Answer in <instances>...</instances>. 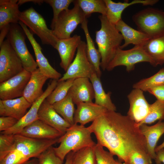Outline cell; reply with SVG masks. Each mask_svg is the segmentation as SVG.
<instances>
[{"instance_id":"5b68a950","label":"cell","mask_w":164,"mask_h":164,"mask_svg":"<svg viewBox=\"0 0 164 164\" xmlns=\"http://www.w3.org/2000/svg\"><path fill=\"white\" fill-rule=\"evenodd\" d=\"M19 18L32 33L39 38L42 44L50 45L55 48L58 39L53 30L48 28L43 17L33 7L21 12Z\"/></svg>"},{"instance_id":"f35d334b","label":"cell","mask_w":164,"mask_h":164,"mask_svg":"<svg viewBox=\"0 0 164 164\" xmlns=\"http://www.w3.org/2000/svg\"><path fill=\"white\" fill-rule=\"evenodd\" d=\"M29 160L19 152L13 151L0 156V164H22Z\"/></svg>"},{"instance_id":"f1b7e54d","label":"cell","mask_w":164,"mask_h":164,"mask_svg":"<svg viewBox=\"0 0 164 164\" xmlns=\"http://www.w3.org/2000/svg\"><path fill=\"white\" fill-rule=\"evenodd\" d=\"M142 46L153 60L155 67L164 63V35L150 38Z\"/></svg>"},{"instance_id":"2e32d148","label":"cell","mask_w":164,"mask_h":164,"mask_svg":"<svg viewBox=\"0 0 164 164\" xmlns=\"http://www.w3.org/2000/svg\"><path fill=\"white\" fill-rule=\"evenodd\" d=\"M81 41L80 36L77 34L57 40L55 49L57 50L61 59L60 66L65 72L73 61L75 52Z\"/></svg>"},{"instance_id":"44dd1931","label":"cell","mask_w":164,"mask_h":164,"mask_svg":"<svg viewBox=\"0 0 164 164\" xmlns=\"http://www.w3.org/2000/svg\"><path fill=\"white\" fill-rule=\"evenodd\" d=\"M32 105L23 96L11 99H0V116H10L19 120Z\"/></svg>"},{"instance_id":"f6af8a7d","label":"cell","mask_w":164,"mask_h":164,"mask_svg":"<svg viewBox=\"0 0 164 164\" xmlns=\"http://www.w3.org/2000/svg\"><path fill=\"white\" fill-rule=\"evenodd\" d=\"M10 24L0 29V46L4 41V39L7 35L9 30Z\"/></svg>"},{"instance_id":"8fae6325","label":"cell","mask_w":164,"mask_h":164,"mask_svg":"<svg viewBox=\"0 0 164 164\" xmlns=\"http://www.w3.org/2000/svg\"><path fill=\"white\" fill-rule=\"evenodd\" d=\"M94 72H95L94 68L87 57L86 43L82 40L77 48L74 59L65 73L58 81L78 78H90Z\"/></svg>"},{"instance_id":"4dcf8cb0","label":"cell","mask_w":164,"mask_h":164,"mask_svg":"<svg viewBox=\"0 0 164 164\" xmlns=\"http://www.w3.org/2000/svg\"><path fill=\"white\" fill-rule=\"evenodd\" d=\"M75 2L87 19L94 12L106 15V7L104 0H76Z\"/></svg>"},{"instance_id":"30bf717a","label":"cell","mask_w":164,"mask_h":164,"mask_svg":"<svg viewBox=\"0 0 164 164\" xmlns=\"http://www.w3.org/2000/svg\"><path fill=\"white\" fill-rule=\"evenodd\" d=\"M0 47L1 83L17 75L24 69L21 60L7 38Z\"/></svg>"},{"instance_id":"ba28073f","label":"cell","mask_w":164,"mask_h":164,"mask_svg":"<svg viewBox=\"0 0 164 164\" xmlns=\"http://www.w3.org/2000/svg\"><path fill=\"white\" fill-rule=\"evenodd\" d=\"M60 138L41 139L29 138L19 134L14 135V143L9 152L15 151L29 159L32 158H37L46 149L58 143Z\"/></svg>"},{"instance_id":"6da1fadb","label":"cell","mask_w":164,"mask_h":164,"mask_svg":"<svg viewBox=\"0 0 164 164\" xmlns=\"http://www.w3.org/2000/svg\"><path fill=\"white\" fill-rule=\"evenodd\" d=\"M89 127L95 135L97 143L106 148L120 162L129 164L130 155L134 151L147 152L140 127L127 115L107 110Z\"/></svg>"},{"instance_id":"5bb4252c","label":"cell","mask_w":164,"mask_h":164,"mask_svg":"<svg viewBox=\"0 0 164 164\" xmlns=\"http://www.w3.org/2000/svg\"><path fill=\"white\" fill-rule=\"evenodd\" d=\"M23 30L33 48L36 63L41 73L48 79L58 80L62 77L61 74L54 69L49 63L42 52V49L34 38L33 33L27 26L20 21L19 22Z\"/></svg>"},{"instance_id":"f546056e","label":"cell","mask_w":164,"mask_h":164,"mask_svg":"<svg viewBox=\"0 0 164 164\" xmlns=\"http://www.w3.org/2000/svg\"><path fill=\"white\" fill-rule=\"evenodd\" d=\"M74 104L72 98L68 94L64 98L52 105L56 112L72 125L74 124V116L76 109Z\"/></svg>"},{"instance_id":"e575fe53","label":"cell","mask_w":164,"mask_h":164,"mask_svg":"<svg viewBox=\"0 0 164 164\" xmlns=\"http://www.w3.org/2000/svg\"><path fill=\"white\" fill-rule=\"evenodd\" d=\"M164 120V102L157 100L150 104L149 110L146 117L140 123L138 127L143 124H150L157 120Z\"/></svg>"},{"instance_id":"ab89813d","label":"cell","mask_w":164,"mask_h":164,"mask_svg":"<svg viewBox=\"0 0 164 164\" xmlns=\"http://www.w3.org/2000/svg\"><path fill=\"white\" fill-rule=\"evenodd\" d=\"M152 159L147 152L143 151H135L130 155L129 164L152 163Z\"/></svg>"},{"instance_id":"74e56055","label":"cell","mask_w":164,"mask_h":164,"mask_svg":"<svg viewBox=\"0 0 164 164\" xmlns=\"http://www.w3.org/2000/svg\"><path fill=\"white\" fill-rule=\"evenodd\" d=\"M37 158L39 164H62L63 162L56 155L53 146L42 153Z\"/></svg>"},{"instance_id":"7c38bea8","label":"cell","mask_w":164,"mask_h":164,"mask_svg":"<svg viewBox=\"0 0 164 164\" xmlns=\"http://www.w3.org/2000/svg\"><path fill=\"white\" fill-rule=\"evenodd\" d=\"M58 80H52L48 84L43 94L32 105L30 108L25 115L18 121L13 127L1 133L15 135L19 133L26 126L38 119V112L41 104L56 87Z\"/></svg>"},{"instance_id":"4316f807","label":"cell","mask_w":164,"mask_h":164,"mask_svg":"<svg viewBox=\"0 0 164 164\" xmlns=\"http://www.w3.org/2000/svg\"><path fill=\"white\" fill-rule=\"evenodd\" d=\"M89 79L94 90V103L104 107L108 111H116V107L111 99V92H105L103 87L100 78L97 76L95 72L91 74Z\"/></svg>"},{"instance_id":"ee69618b","label":"cell","mask_w":164,"mask_h":164,"mask_svg":"<svg viewBox=\"0 0 164 164\" xmlns=\"http://www.w3.org/2000/svg\"><path fill=\"white\" fill-rule=\"evenodd\" d=\"M155 159L156 164H164V149H162L156 152Z\"/></svg>"},{"instance_id":"277c9868","label":"cell","mask_w":164,"mask_h":164,"mask_svg":"<svg viewBox=\"0 0 164 164\" xmlns=\"http://www.w3.org/2000/svg\"><path fill=\"white\" fill-rule=\"evenodd\" d=\"M132 19L138 30L151 38L164 35V12L148 8L135 13Z\"/></svg>"},{"instance_id":"ffe728a7","label":"cell","mask_w":164,"mask_h":164,"mask_svg":"<svg viewBox=\"0 0 164 164\" xmlns=\"http://www.w3.org/2000/svg\"><path fill=\"white\" fill-rule=\"evenodd\" d=\"M68 94L76 105L80 102H92L94 97L93 86L88 78L75 79Z\"/></svg>"},{"instance_id":"4fadbf2b","label":"cell","mask_w":164,"mask_h":164,"mask_svg":"<svg viewBox=\"0 0 164 164\" xmlns=\"http://www.w3.org/2000/svg\"><path fill=\"white\" fill-rule=\"evenodd\" d=\"M31 74L24 69L17 75L0 83V99H11L23 96Z\"/></svg>"},{"instance_id":"e0dca14e","label":"cell","mask_w":164,"mask_h":164,"mask_svg":"<svg viewBox=\"0 0 164 164\" xmlns=\"http://www.w3.org/2000/svg\"><path fill=\"white\" fill-rule=\"evenodd\" d=\"M38 119L64 135L72 125L59 115L46 99L38 112Z\"/></svg>"},{"instance_id":"9c48e42d","label":"cell","mask_w":164,"mask_h":164,"mask_svg":"<svg viewBox=\"0 0 164 164\" xmlns=\"http://www.w3.org/2000/svg\"><path fill=\"white\" fill-rule=\"evenodd\" d=\"M142 62H148L155 67L154 62L142 46H134L132 49L126 50L119 48L109 64L106 70L110 71L117 66H123L125 67L126 71L129 72L134 69L136 64Z\"/></svg>"},{"instance_id":"3957f363","label":"cell","mask_w":164,"mask_h":164,"mask_svg":"<svg viewBox=\"0 0 164 164\" xmlns=\"http://www.w3.org/2000/svg\"><path fill=\"white\" fill-rule=\"evenodd\" d=\"M89 126L74 124L60 138V145L53 147L56 155L63 162L70 152H75L83 148L94 147L96 143L92 139V133Z\"/></svg>"},{"instance_id":"7bdbcfd3","label":"cell","mask_w":164,"mask_h":164,"mask_svg":"<svg viewBox=\"0 0 164 164\" xmlns=\"http://www.w3.org/2000/svg\"><path fill=\"white\" fill-rule=\"evenodd\" d=\"M147 91L154 96L157 100L164 102V84L151 88Z\"/></svg>"},{"instance_id":"8d00e7d4","label":"cell","mask_w":164,"mask_h":164,"mask_svg":"<svg viewBox=\"0 0 164 164\" xmlns=\"http://www.w3.org/2000/svg\"><path fill=\"white\" fill-rule=\"evenodd\" d=\"M103 147L97 143L94 147L97 164H116L117 161L114 159V155Z\"/></svg>"},{"instance_id":"7402d4cb","label":"cell","mask_w":164,"mask_h":164,"mask_svg":"<svg viewBox=\"0 0 164 164\" xmlns=\"http://www.w3.org/2000/svg\"><path fill=\"white\" fill-rule=\"evenodd\" d=\"M106 7V16L111 23L115 25L121 19L124 10L133 5L142 4L143 5H153L159 1L158 0H134L130 2L126 1L124 2H115L111 0H104Z\"/></svg>"},{"instance_id":"f907efd6","label":"cell","mask_w":164,"mask_h":164,"mask_svg":"<svg viewBox=\"0 0 164 164\" xmlns=\"http://www.w3.org/2000/svg\"><path fill=\"white\" fill-rule=\"evenodd\" d=\"M116 164H126L124 163H122L121 162H119L118 161H117Z\"/></svg>"},{"instance_id":"7a4b0ae2","label":"cell","mask_w":164,"mask_h":164,"mask_svg":"<svg viewBox=\"0 0 164 164\" xmlns=\"http://www.w3.org/2000/svg\"><path fill=\"white\" fill-rule=\"evenodd\" d=\"M98 18L101 27L95 32V42L101 55V67L105 70L124 39L115 25L111 23L106 15H101Z\"/></svg>"},{"instance_id":"52a82bcc","label":"cell","mask_w":164,"mask_h":164,"mask_svg":"<svg viewBox=\"0 0 164 164\" xmlns=\"http://www.w3.org/2000/svg\"><path fill=\"white\" fill-rule=\"evenodd\" d=\"M73 8L63 11L60 15L53 31L58 39L71 37V35L79 24L87 18L77 3L74 1Z\"/></svg>"},{"instance_id":"816d5d0a","label":"cell","mask_w":164,"mask_h":164,"mask_svg":"<svg viewBox=\"0 0 164 164\" xmlns=\"http://www.w3.org/2000/svg\"><path fill=\"white\" fill-rule=\"evenodd\" d=\"M152 164V163H148V164Z\"/></svg>"},{"instance_id":"603a6c76","label":"cell","mask_w":164,"mask_h":164,"mask_svg":"<svg viewBox=\"0 0 164 164\" xmlns=\"http://www.w3.org/2000/svg\"><path fill=\"white\" fill-rule=\"evenodd\" d=\"M31 73L23 96L32 104L44 93L43 87L48 78L41 73L38 68Z\"/></svg>"},{"instance_id":"9a60e30c","label":"cell","mask_w":164,"mask_h":164,"mask_svg":"<svg viewBox=\"0 0 164 164\" xmlns=\"http://www.w3.org/2000/svg\"><path fill=\"white\" fill-rule=\"evenodd\" d=\"M143 92L139 89L133 88L127 96L130 107L127 115L137 124L146 117L149 110L150 104Z\"/></svg>"},{"instance_id":"1f68e13d","label":"cell","mask_w":164,"mask_h":164,"mask_svg":"<svg viewBox=\"0 0 164 164\" xmlns=\"http://www.w3.org/2000/svg\"><path fill=\"white\" fill-rule=\"evenodd\" d=\"M75 79L58 81L56 87L46 98L47 101L52 105L64 98L67 95Z\"/></svg>"},{"instance_id":"b9f144b4","label":"cell","mask_w":164,"mask_h":164,"mask_svg":"<svg viewBox=\"0 0 164 164\" xmlns=\"http://www.w3.org/2000/svg\"><path fill=\"white\" fill-rule=\"evenodd\" d=\"M18 120L10 116H1L0 117V131H6L14 126Z\"/></svg>"},{"instance_id":"83f0119b","label":"cell","mask_w":164,"mask_h":164,"mask_svg":"<svg viewBox=\"0 0 164 164\" xmlns=\"http://www.w3.org/2000/svg\"><path fill=\"white\" fill-rule=\"evenodd\" d=\"M81 27L83 30L86 40V53L87 58L93 66L97 75L100 78L102 74L100 69L101 55L98 50L96 48L90 36L88 28L87 19L81 24Z\"/></svg>"},{"instance_id":"d590c367","label":"cell","mask_w":164,"mask_h":164,"mask_svg":"<svg viewBox=\"0 0 164 164\" xmlns=\"http://www.w3.org/2000/svg\"><path fill=\"white\" fill-rule=\"evenodd\" d=\"M73 0H46L44 2L49 4L52 8L53 17L50 27L53 30L55 24L60 14L63 11L68 9V7Z\"/></svg>"},{"instance_id":"60d3db41","label":"cell","mask_w":164,"mask_h":164,"mask_svg":"<svg viewBox=\"0 0 164 164\" xmlns=\"http://www.w3.org/2000/svg\"><path fill=\"white\" fill-rule=\"evenodd\" d=\"M14 135L0 133V156L8 153L13 145Z\"/></svg>"},{"instance_id":"ac0fdd59","label":"cell","mask_w":164,"mask_h":164,"mask_svg":"<svg viewBox=\"0 0 164 164\" xmlns=\"http://www.w3.org/2000/svg\"><path fill=\"white\" fill-rule=\"evenodd\" d=\"M76 105L74 116V124L79 123L83 126L93 122L108 110L93 102H80Z\"/></svg>"},{"instance_id":"7dc6e473","label":"cell","mask_w":164,"mask_h":164,"mask_svg":"<svg viewBox=\"0 0 164 164\" xmlns=\"http://www.w3.org/2000/svg\"><path fill=\"white\" fill-rule=\"evenodd\" d=\"M22 164H39L38 158H34L25 162Z\"/></svg>"},{"instance_id":"836d02e7","label":"cell","mask_w":164,"mask_h":164,"mask_svg":"<svg viewBox=\"0 0 164 164\" xmlns=\"http://www.w3.org/2000/svg\"><path fill=\"white\" fill-rule=\"evenodd\" d=\"M164 84V68L148 78L143 79L133 84V88L147 91L149 89Z\"/></svg>"},{"instance_id":"d6986e66","label":"cell","mask_w":164,"mask_h":164,"mask_svg":"<svg viewBox=\"0 0 164 164\" xmlns=\"http://www.w3.org/2000/svg\"><path fill=\"white\" fill-rule=\"evenodd\" d=\"M19 134L41 139H57L63 135L39 119L25 127Z\"/></svg>"},{"instance_id":"681fc988","label":"cell","mask_w":164,"mask_h":164,"mask_svg":"<svg viewBox=\"0 0 164 164\" xmlns=\"http://www.w3.org/2000/svg\"><path fill=\"white\" fill-rule=\"evenodd\" d=\"M162 149H164V140L161 144L156 147L155 150V152Z\"/></svg>"},{"instance_id":"cb8c5ba5","label":"cell","mask_w":164,"mask_h":164,"mask_svg":"<svg viewBox=\"0 0 164 164\" xmlns=\"http://www.w3.org/2000/svg\"><path fill=\"white\" fill-rule=\"evenodd\" d=\"M139 127L145 139L148 154L152 159H154L156 156L155 150L156 144L164 133V122L159 120L153 125L143 124Z\"/></svg>"},{"instance_id":"c3c4849f","label":"cell","mask_w":164,"mask_h":164,"mask_svg":"<svg viewBox=\"0 0 164 164\" xmlns=\"http://www.w3.org/2000/svg\"><path fill=\"white\" fill-rule=\"evenodd\" d=\"M71 151L66 156V159L64 164H71Z\"/></svg>"},{"instance_id":"d6a6232c","label":"cell","mask_w":164,"mask_h":164,"mask_svg":"<svg viewBox=\"0 0 164 164\" xmlns=\"http://www.w3.org/2000/svg\"><path fill=\"white\" fill-rule=\"evenodd\" d=\"M94 147H86L71 151V164H97Z\"/></svg>"},{"instance_id":"484cf974","label":"cell","mask_w":164,"mask_h":164,"mask_svg":"<svg viewBox=\"0 0 164 164\" xmlns=\"http://www.w3.org/2000/svg\"><path fill=\"white\" fill-rule=\"evenodd\" d=\"M18 0H0V30L11 24L19 23L21 12Z\"/></svg>"},{"instance_id":"bcb514c9","label":"cell","mask_w":164,"mask_h":164,"mask_svg":"<svg viewBox=\"0 0 164 164\" xmlns=\"http://www.w3.org/2000/svg\"><path fill=\"white\" fill-rule=\"evenodd\" d=\"M31 2L35 3H37L40 4L44 2V0H18V2L19 5H20L22 4L27 2Z\"/></svg>"},{"instance_id":"d4e9b609","label":"cell","mask_w":164,"mask_h":164,"mask_svg":"<svg viewBox=\"0 0 164 164\" xmlns=\"http://www.w3.org/2000/svg\"><path fill=\"white\" fill-rule=\"evenodd\" d=\"M115 26L122 35L124 40V43L120 47L121 49H124L131 44L135 46H142L151 38L147 35L131 27L122 19L118 22Z\"/></svg>"},{"instance_id":"8992f818","label":"cell","mask_w":164,"mask_h":164,"mask_svg":"<svg viewBox=\"0 0 164 164\" xmlns=\"http://www.w3.org/2000/svg\"><path fill=\"white\" fill-rule=\"evenodd\" d=\"M25 35L19 25L11 24L7 38L21 60L24 69L32 73L37 68L38 66L27 48L25 41Z\"/></svg>"}]
</instances>
